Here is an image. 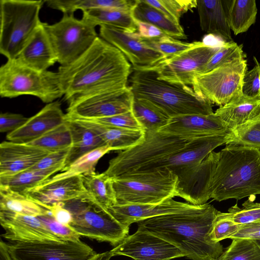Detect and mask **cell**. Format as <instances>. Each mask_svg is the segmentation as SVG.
I'll return each mask as SVG.
<instances>
[{"label":"cell","instance_id":"15","mask_svg":"<svg viewBox=\"0 0 260 260\" xmlns=\"http://www.w3.org/2000/svg\"><path fill=\"white\" fill-rule=\"evenodd\" d=\"M100 36L121 51L133 68L150 67L166 58L161 53L147 46L137 32L102 25Z\"/></svg>","mask_w":260,"mask_h":260},{"label":"cell","instance_id":"21","mask_svg":"<svg viewBox=\"0 0 260 260\" xmlns=\"http://www.w3.org/2000/svg\"><path fill=\"white\" fill-rule=\"evenodd\" d=\"M16 59L22 65L40 71L48 70L57 62L44 22L41 23Z\"/></svg>","mask_w":260,"mask_h":260},{"label":"cell","instance_id":"1","mask_svg":"<svg viewBox=\"0 0 260 260\" xmlns=\"http://www.w3.org/2000/svg\"><path fill=\"white\" fill-rule=\"evenodd\" d=\"M131 66L117 48L98 37L81 57L57 73L68 103L90 94L125 89Z\"/></svg>","mask_w":260,"mask_h":260},{"label":"cell","instance_id":"44","mask_svg":"<svg viewBox=\"0 0 260 260\" xmlns=\"http://www.w3.org/2000/svg\"><path fill=\"white\" fill-rule=\"evenodd\" d=\"M88 120L108 126L145 131L132 111L112 116Z\"/></svg>","mask_w":260,"mask_h":260},{"label":"cell","instance_id":"32","mask_svg":"<svg viewBox=\"0 0 260 260\" xmlns=\"http://www.w3.org/2000/svg\"><path fill=\"white\" fill-rule=\"evenodd\" d=\"M81 176L88 193L96 203L107 210L117 205L112 178L104 172Z\"/></svg>","mask_w":260,"mask_h":260},{"label":"cell","instance_id":"45","mask_svg":"<svg viewBox=\"0 0 260 260\" xmlns=\"http://www.w3.org/2000/svg\"><path fill=\"white\" fill-rule=\"evenodd\" d=\"M43 223L53 234L64 241L80 242V236L71 226L63 225L56 221L50 212L38 216Z\"/></svg>","mask_w":260,"mask_h":260},{"label":"cell","instance_id":"16","mask_svg":"<svg viewBox=\"0 0 260 260\" xmlns=\"http://www.w3.org/2000/svg\"><path fill=\"white\" fill-rule=\"evenodd\" d=\"M0 223L5 232L2 237L10 242H63L38 217L0 211Z\"/></svg>","mask_w":260,"mask_h":260},{"label":"cell","instance_id":"43","mask_svg":"<svg viewBox=\"0 0 260 260\" xmlns=\"http://www.w3.org/2000/svg\"><path fill=\"white\" fill-rule=\"evenodd\" d=\"M240 226V224L232 219L228 212L223 213L218 211L210 233V238L216 242L230 239L238 232Z\"/></svg>","mask_w":260,"mask_h":260},{"label":"cell","instance_id":"26","mask_svg":"<svg viewBox=\"0 0 260 260\" xmlns=\"http://www.w3.org/2000/svg\"><path fill=\"white\" fill-rule=\"evenodd\" d=\"M67 121L71 134L72 144L64 168L84 154L106 145L102 139L91 129L67 117Z\"/></svg>","mask_w":260,"mask_h":260},{"label":"cell","instance_id":"24","mask_svg":"<svg viewBox=\"0 0 260 260\" xmlns=\"http://www.w3.org/2000/svg\"><path fill=\"white\" fill-rule=\"evenodd\" d=\"M67 118L75 120L94 132L112 150L129 149L141 143L145 138V132L143 131L108 126L86 119Z\"/></svg>","mask_w":260,"mask_h":260},{"label":"cell","instance_id":"18","mask_svg":"<svg viewBox=\"0 0 260 260\" xmlns=\"http://www.w3.org/2000/svg\"><path fill=\"white\" fill-rule=\"evenodd\" d=\"M67 120L58 101L47 104L39 112L28 118L18 129L7 135V141L28 143L57 127Z\"/></svg>","mask_w":260,"mask_h":260},{"label":"cell","instance_id":"33","mask_svg":"<svg viewBox=\"0 0 260 260\" xmlns=\"http://www.w3.org/2000/svg\"><path fill=\"white\" fill-rule=\"evenodd\" d=\"M63 169L62 167L46 170L29 169L12 175L0 177V185L23 194Z\"/></svg>","mask_w":260,"mask_h":260},{"label":"cell","instance_id":"8","mask_svg":"<svg viewBox=\"0 0 260 260\" xmlns=\"http://www.w3.org/2000/svg\"><path fill=\"white\" fill-rule=\"evenodd\" d=\"M64 206L72 216L70 226L80 236L116 246L128 236L129 226L117 221L89 194L64 202Z\"/></svg>","mask_w":260,"mask_h":260},{"label":"cell","instance_id":"35","mask_svg":"<svg viewBox=\"0 0 260 260\" xmlns=\"http://www.w3.org/2000/svg\"><path fill=\"white\" fill-rule=\"evenodd\" d=\"M111 150V148L108 145L95 149L79 157L70 166L64 168L61 173L47 180L55 181L74 176H83L93 173L100 159Z\"/></svg>","mask_w":260,"mask_h":260},{"label":"cell","instance_id":"6","mask_svg":"<svg viewBox=\"0 0 260 260\" xmlns=\"http://www.w3.org/2000/svg\"><path fill=\"white\" fill-rule=\"evenodd\" d=\"M42 0L0 1V53L16 58L42 22Z\"/></svg>","mask_w":260,"mask_h":260},{"label":"cell","instance_id":"52","mask_svg":"<svg viewBox=\"0 0 260 260\" xmlns=\"http://www.w3.org/2000/svg\"><path fill=\"white\" fill-rule=\"evenodd\" d=\"M0 259L1 260H13L8 251L5 242L2 240H1L0 242Z\"/></svg>","mask_w":260,"mask_h":260},{"label":"cell","instance_id":"42","mask_svg":"<svg viewBox=\"0 0 260 260\" xmlns=\"http://www.w3.org/2000/svg\"><path fill=\"white\" fill-rule=\"evenodd\" d=\"M255 196L250 197L244 202L242 207L236 204L228 210L232 219L240 224L260 221V203H255Z\"/></svg>","mask_w":260,"mask_h":260},{"label":"cell","instance_id":"29","mask_svg":"<svg viewBox=\"0 0 260 260\" xmlns=\"http://www.w3.org/2000/svg\"><path fill=\"white\" fill-rule=\"evenodd\" d=\"M82 19L95 26L108 25L131 33L138 32L137 22L132 12L109 9H95L83 11Z\"/></svg>","mask_w":260,"mask_h":260},{"label":"cell","instance_id":"4","mask_svg":"<svg viewBox=\"0 0 260 260\" xmlns=\"http://www.w3.org/2000/svg\"><path fill=\"white\" fill-rule=\"evenodd\" d=\"M132 69L128 87L134 98L151 102L171 118L214 113L212 104L199 96L189 86L159 80L154 71L144 67Z\"/></svg>","mask_w":260,"mask_h":260},{"label":"cell","instance_id":"40","mask_svg":"<svg viewBox=\"0 0 260 260\" xmlns=\"http://www.w3.org/2000/svg\"><path fill=\"white\" fill-rule=\"evenodd\" d=\"M246 57L243 45L233 41L224 43L206 65L203 73L209 72L226 63Z\"/></svg>","mask_w":260,"mask_h":260},{"label":"cell","instance_id":"9","mask_svg":"<svg viewBox=\"0 0 260 260\" xmlns=\"http://www.w3.org/2000/svg\"><path fill=\"white\" fill-rule=\"evenodd\" d=\"M44 26L60 66H67L81 57L99 37L95 26L74 15L63 14L56 23Z\"/></svg>","mask_w":260,"mask_h":260},{"label":"cell","instance_id":"51","mask_svg":"<svg viewBox=\"0 0 260 260\" xmlns=\"http://www.w3.org/2000/svg\"><path fill=\"white\" fill-rule=\"evenodd\" d=\"M136 22L138 26L137 33L144 38L154 39L167 36L153 25L140 21H136Z\"/></svg>","mask_w":260,"mask_h":260},{"label":"cell","instance_id":"36","mask_svg":"<svg viewBox=\"0 0 260 260\" xmlns=\"http://www.w3.org/2000/svg\"><path fill=\"white\" fill-rule=\"evenodd\" d=\"M226 145H234L260 150V113L245 123L229 130Z\"/></svg>","mask_w":260,"mask_h":260},{"label":"cell","instance_id":"50","mask_svg":"<svg viewBox=\"0 0 260 260\" xmlns=\"http://www.w3.org/2000/svg\"><path fill=\"white\" fill-rule=\"evenodd\" d=\"M43 207L49 211L52 217L58 222L67 226L70 225L72 216L71 212L64 207L63 202L56 203Z\"/></svg>","mask_w":260,"mask_h":260},{"label":"cell","instance_id":"17","mask_svg":"<svg viewBox=\"0 0 260 260\" xmlns=\"http://www.w3.org/2000/svg\"><path fill=\"white\" fill-rule=\"evenodd\" d=\"M23 194L42 207L89 195L82 177L79 175L55 181L46 180Z\"/></svg>","mask_w":260,"mask_h":260},{"label":"cell","instance_id":"27","mask_svg":"<svg viewBox=\"0 0 260 260\" xmlns=\"http://www.w3.org/2000/svg\"><path fill=\"white\" fill-rule=\"evenodd\" d=\"M132 14L136 21L153 25L169 37L175 39L187 38L180 24L174 22L159 11L145 3L143 0H136L132 10Z\"/></svg>","mask_w":260,"mask_h":260},{"label":"cell","instance_id":"34","mask_svg":"<svg viewBox=\"0 0 260 260\" xmlns=\"http://www.w3.org/2000/svg\"><path fill=\"white\" fill-rule=\"evenodd\" d=\"M257 9L254 0H233L229 8L228 19L235 35L245 32L253 24Z\"/></svg>","mask_w":260,"mask_h":260},{"label":"cell","instance_id":"25","mask_svg":"<svg viewBox=\"0 0 260 260\" xmlns=\"http://www.w3.org/2000/svg\"><path fill=\"white\" fill-rule=\"evenodd\" d=\"M259 113L260 96L249 98L242 94L220 107L214 114L229 131L248 121Z\"/></svg>","mask_w":260,"mask_h":260},{"label":"cell","instance_id":"5","mask_svg":"<svg viewBox=\"0 0 260 260\" xmlns=\"http://www.w3.org/2000/svg\"><path fill=\"white\" fill-rule=\"evenodd\" d=\"M117 205L157 204L178 197V178L168 169L112 178Z\"/></svg>","mask_w":260,"mask_h":260},{"label":"cell","instance_id":"47","mask_svg":"<svg viewBox=\"0 0 260 260\" xmlns=\"http://www.w3.org/2000/svg\"><path fill=\"white\" fill-rule=\"evenodd\" d=\"M70 148L49 153L30 169L46 170L59 167L64 168Z\"/></svg>","mask_w":260,"mask_h":260},{"label":"cell","instance_id":"38","mask_svg":"<svg viewBox=\"0 0 260 260\" xmlns=\"http://www.w3.org/2000/svg\"><path fill=\"white\" fill-rule=\"evenodd\" d=\"M217 260H260V247L254 240L233 239Z\"/></svg>","mask_w":260,"mask_h":260},{"label":"cell","instance_id":"2","mask_svg":"<svg viewBox=\"0 0 260 260\" xmlns=\"http://www.w3.org/2000/svg\"><path fill=\"white\" fill-rule=\"evenodd\" d=\"M217 212L213 205L206 203L191 210L140 221L138 230L171 243L187 258L216 259L224 251L220 242L210 238Z\"/></svg>","mask_w":260,"mask_h":260},{"label":"cell","instance_id":"39","mask_svg":"<svg viewBox=\"0 0 260 260\" xmlns=\"http://www.w3.org/2000/svg\"><path fill=\"white\" fill-rule=\"evenodd\" d=\"M155 8L174 22L180 24L181 16L188 10L197 8V1L191 0H143Z\"/></svg>","mask_w":260,"mask_h":260},{"label":"cell","instance_id":"46","mask_svg":"<svg viewBox=\"0 0 260 260\" xmlns=\"http://www.w3.org/2000/svg\"><path fill=\"white\" fill-rule=\"evenodd\" d=\"M255 65L247 71L243 79L242 94L249 98L260 96V63L253 57Z\"/></svg>","mask_w":260,"mask_h":260},{"label":"cell","instance_id":"20","mask_svg":"<svg viewBox=\"0 0 260 260\" xmlns=\"http://www.w3.org/2000/svg\"><path fill=\"white\" fill-rule=\"evenodd\" d=\"M49 153L28 144L4 141L0 144V177L29 169Z\"/></svg>","mask_w":260,"mask_h":260},{"label":"cell","instance_id":"30","mask_svg":"<svg viewBox=\"0 0 260 260\" xmlns=\"http://www.w3.org/2000/svg\"><path fill=\"white\" fill-rule=\"evenodd\" d=\"M132 111L145 132L158 131L166 126L171 118L160 108L144 99L134 98Z\"/></svg>","mask_w":260,"mask_h":260},{"label":"cell","instance_id":"19","mask_svg":"<svg viewBox=\"0 0 260 260\" xmlns=\"http://www.w3.org/2000/svg\"><path fill=\"white\" fill-rule=\"evenodd\" d=\"M199 206L170 198L157 204L116 205L108 208V210L119 222L129 226L132 223L141 220L191 210Z\"/></svg>","mask_w":260,"mask_h":260},{"label":"cell","instance_id":"13","mask_svg":"<svg viewBox=\"0 0 260 260\" xmlns=\"http://www.w3.org/2000/svg\"><path fill=\"white\" fill-rule=\"evenodd\" d=\"M133 100L128 86L122 90L94 93L68 103L66 116L87 119L112 116L131 111Z\"/></svg>","mask_w":260,"mask_h":260},{"label":"cell","instance_id":"10","mask_svg":"<svg viewBox=\"0 0 260 260\" xmlns=\"http://www.w3.org/2000/svg\"><path fill=\"white\" fill-rule=\"evenodd\" d=\"M246 57L197 76L192 85L199 96L220 107L242 94L243 79L247 71Z\"/></svg>","mask_w":260,"mask_h":260},{"label":"cell","instance_id":"7","mask_svg":"<svg viewBox=\"0 0 260 260\" xmlns=\"http://www.w3.org/2000/svg\"><path fill=\"white\" fill-rule=\"evenodd\" d=\"M23 95L35 96L47 104L63 96L57 72L40 71L16 58L7 59L0 68V95L14 98Z\"/></svg>","mask_w":260,"mask_h":260},{"label":"cell","instance_id":"41","mask_svg":"<svg viewBox=\"0 0 260 260\" xmlns=\"http://www.w3.org/2000/svg\"><path fill=\"white\" fill-rule=\"evenodd\" d=\"M142 38L147 46L161 53L166 58L188 49L193 44V43L183 42L168 36L154 39Z\"/></svg>","mask_w":260,"mask_h":260},{"label":"cell","instance_id":"48","mask_svg":"<svg viewBox=\"0 0 260 260\" xmlns=\"http://www.w3.org/2000/svg\"><path fill=\"white\" fill-rule=\"evenodd\" d=\"M20 114L10 112L1 113L0 115V132L1 133L13 132L22 125L28 120Z\"/></svg>","mask_w":260,"mask_h":260},{"label":"cell","instance_id":"14","mask_svg":"<svg viewBox=\"0 0 260 260\" xmlns=\"http://www.w3.org/2000/svg\"><path fill=\"white\" fill-rule=\"evenodd\" d=\"M114 255L134 260H171L185 257L177 247L148 232L137 229L110 250Z\"/></svg>","mask_w":260,"mask_h":260},{"label":"cell","instance_id":"31","mask_svg":"<svg viewBox=\"0 0 260 260\" xmlns=\"http://www.w3.org/2000/svg\"><path fill=\"white\" fill-rule=\"evenodd\" d=\"M0 211L38 217L49 213L25 194L0 185Z\"/></svg>","mask_w":260,"mask_h":260},{"label":"cell","instance_id":"28","mask_svg":"<svg viewBox=\"0 0 260 260\" xmlns=\"http://www.w3.org/2000/svg\"><path fill=\"white\" fill-rule=\"evenodd\" d=\"M136 0H45L44 3L52 9L63 14L74 15L78 10L82 12L91 9H109L131 11Z\"/></svg>","mask_w":260,"mask_h":260},{"label":"cell","instance_id":"12","mask_svg":"<svg viewBox=\"0 0 260 260\" xmlns=\"http://www.w3.org/2000/svg\"><path fill=\"white\" fill-rule=\"evenodd\" d=\"M13 260H89L97 253L81 241L5 242Z\"/></svg>","mask_w":260,"mask_h":260},{"label":"cell","instance_id":"23","mask_svg":"<svg viewBox=\"0 0 260 260\" xmlns=\"http://www.w3.org/2000/svg\"><path fill=\"white\" fill-rule=\"evenodd\" d=\"M224 2L197 0V8L202 30L220 38L224 43H229L233 41Z\"/></svg>","mask_w":260,"mask_h":260},{"label":"cell","instance_id":"54","mask_svg":"<svg viewBox=\"0 0 260 260\" xmlns=\"http://www.w3.org/2000/svg\"><path fill=\"white\" fill-rule=\"evenodd\" d=\"M260 247V240H254Z\"/></svg>","mask_w":260,"mask_h":260},{"label":"cell","instance_id":"53","mask_svg":"<svg viewBox=\"0 0 260 260\" xmlns=\"http://www.w3.org/2000/svg\"><path fill=\"white\" fill-rule=\"evenodd\" d=\"M113 256V254L110 250L102 253H97L94 257L89 260H110Z\"/></svg>","mask_w":260,"mask_h":260},{"label":"cell","instance_id":"22","mask_svg":"<svg viewBox=\"0 0 260 260\" xmlns=\"http://www.w3.org/2000/svg\"><path fill=\"white\" fill-rule=\"evenodd\" d=\"M158 131L177 135L208 136L226 133L229 130L214 113L209 115L190 114L172 117Z\"/></svg>","mask_w":260,"mask_h":260},{"label":"cell","instance_id":"3","mask_svg":"<svg viewBox=\"0 0 260 260\" xmlns=\"http://www.w3.org/2000/svg\"><path fill=\"white\" fill-rule=\"evenodd\" d=\"M260 194V150L226 145L209 185L210 199L239 200Z\"/></svg>","mask_w":260,"mask_h":260},{"label":"cell","instance_id":"37","mask_svg":"<svg viewBox=\"0 0 260 260\" xmlns=\"http://www.w3.org/2000/svg\"><path fill=\"white\" fill-rule=\"evenodd\" d=\"M49 152L71 147L72 136L67 121L42 137L26 143Z\"/></svg>","mask_w":260,"mask_h":260},{"label":"cell","instance_id":"55","mask_svg":"<svg viewBox=\"0 0 260 260\" xmlns=\"http://www.w3.org/2000/svg\"><path fill=\"white\" fill-rule=\"evenodd\" d=\"M214 260H217V259H214Z\"/></svg>","mask_w":260,"mask_h":260},{"label":"cell","instance_id":"11","mask_svg":"<svg viewBox=\"0 0 260 260\" xmlns=\"http://www.w3.org/2000/svg\"><path fill=\"white\" fill-rule=\"evenodd\" d=\"M221 45L212 47L202 42H194L188 49L144 68L154 71L159 80L192 85L195 78L203 73L208 61Z\"/></svg>","mask_w":260,"mask_h":260},{"label":"cell","instance_id":"49","mask_svg":"<svg viewBox=\"0 0 260 260\" xmlns=\"http://www.w3.org/2000/svg\"><path fill=\"white\" fill-rule=\"evenodd\" d=\"M230 239L260 240V221L240 224L238 232Z\"/></svg>","mask_w":260,"mask_h":260}]
</instances>
